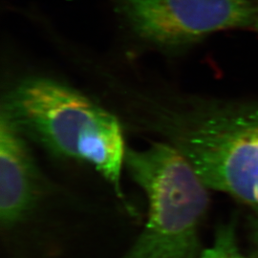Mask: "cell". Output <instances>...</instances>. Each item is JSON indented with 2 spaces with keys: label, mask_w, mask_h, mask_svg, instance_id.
Instances as JSON below:
<instances>
[{
  "label": "cell",
  "mask_w": 258,
  "mask_h": 258,
  "mask_svg": "<svg viewBox=\"0 0 258 258\" xmlns=\"http://www.w3.org/2000/svg\"><path fill=\"white\" fill-rule=\"evenodd\" d=\"M1 112L29 140L53 155L82 162L102 176L131 216L122 185L127 146L120 118L108 106L56 80L32 76L5 93Z\"/></svg>",
  "instance_id": "cell-2"
},
{
  "label": "cell",
  "mask_w": 258,
  "mask_h": 258,
  "mask_svg": "<svg viewBox=\"0 0 258 258\" xmlns=\"http://www.w3.org/2000/svg\"><path fill=\"white\" fill-rule=\"evenodd\" d=\"M199 258H249L240 245L237 222L232 218L216 229L212 244Z\"/></svg>",
  "instance_id": "cell-6"
},
{
  "label": "cell",
  "mask_w": 258,
  "mask_h": 258,
  "mask_svg": "<svg viewBox=\"0 0 258 258\" xmlns=\"http://www.w3.org/2000/svg\"><path fill=\"white\" fill-rule=\"evenodd\" d=\"M254 5H255V10H256V17H255V22H254V27L258 30V0H254Z\"/></svg>",
  "instance_id": "cell-8"
},
{
  "label": "cell",
  "mask_w": 258,
  "mask_h": 258,
  "mask_svg": "<svg viewBox=\"0 0 258 258\" xmlns=\"http://www.w3.org/2000/svg\"><path fill=\"white\" fill-rule=\"evenodd\" d=\"M135 134L162 142L206 185L258 218V100L155 91L140 103Z\"/></svg>",
  "instance_id": "cell-1"
},
{
  "label": "cell",
  "mask_w": 258,
  "mask_h": 258,
  "mask_svg": "<svg viewBox=\"0 0 258 258\" xmlns=\"http://www.w3.org/2000/svg\"><path fill=\"white\" fill-rule=\"evenodd\" d=\"M46 178L31 153L27 138L1 112L0 224L11 234L25 226L47 195Z\"/></svg>",
  "instance_id": "cell-5"
},
{
  "label": "cell",
  "mask_w": 258,
  "mask_h": 258,
  "mask_svg": "<svg viewBox=\"0 0 258 258\" xmlns=\"http://www.w3.org/2000/svg\"><path fill=\"white\" fill-rule=\"evenodd\" d=\"M148 143L125 153L124 169L146 194L148 209L143 231L120 258H199L212 190L173 148Z\"/></svg>",
  "instance_id": "cell-3"
},
{
  "label": "cell",
  "mask_w": 258,
  "mask_h": 258,
  "mask_svg": "<svg viewBox=\"0 0 258 258\" xmlns=\"http://www.w3.org/2000/svg\"><path fill=\"white\" fill-rule=\"evenodd\" d=\"M248 240L249 258H258V218L248 215Z\"/></svg>",
  "instance_id": "cell-7"
},
{
  "label": "cell",
  "mask_w": 258,
  "mask_h": 258,
  "mask_svg": "<svg viewBox=\"0 0 258 258\" xmlns=\"http://www.w3.org/2000/svg\"><path fill=\"white\" fill-rule=\"evenodd\" d=\"M132 33L166 52L190 46L214 32L255 22L253 0H115Z\"/></svg>",
  "instance_id": "cell-4"
}]
</instances>
